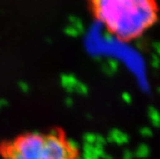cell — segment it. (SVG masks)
I'll return each mask as SVG.
<instances>
[{
  "label": "cell",
  "instance_id": "cell-1",
  "mask_svg": "<svg viewBox=\"0 0 160 159\" xmlns=\"http://www.w3.org/2000/svg\"><path fill=\"white\" fill-rule=\"evenodd\" d=\"M92 18L117 41L142 38L158 23V0H86Z\"/></svg>",
  "mask_w": 160,
  "mask_h": 159
},
{
  "label": "cell",
  "instance_id": "cell-2",
  "mask_svg": "<svg viewBox=\"0 0 160 159\" xmlns=\"http://www.w3.org/2000/svg\"><path fill=\"white\" fill-rule=\"evenodd\" d=\"M81 148L61 127L23 132L0 145L1 159H80Z\"/></svg>",
  "mask_w": 160,
  "mask_h": 159
}]
</instances>
